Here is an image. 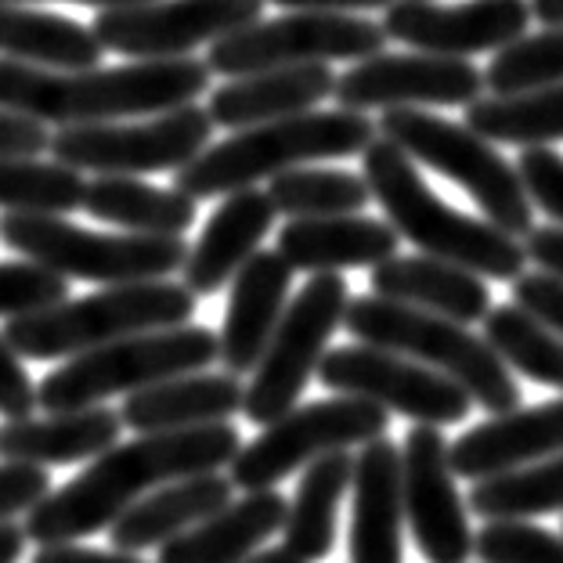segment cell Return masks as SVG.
<instances>
[{
	"instance_id": "1",
	"label": "cell",
	"mask_w": 563,
	"mask_h": 563,
	"mask_svg": "<svg viewBox=\"0 0 563 563\" xmlns=\"http://www.w3.org/2000/svg\"><path fill=\"white\" fill-rule=\"evenodd\" d=\"M242 438L232 422H213L196 430L137 433L134 441L112 444L66 488L44 495L25 514V539L36 545L80 542L106 531L137 498L170 481L217 473L235 459Z\"/></svg>"
},
{
	"instance_id": "2",
	"label": "cell",
	"mask_w": 563,
	"mask_h": 563,
	"mask_svg": "<svg viewBox=\"0 0 563 563\" xmlns=\"http://www.w3.org/2000/svg\"><path fill=\"white\" fill-rule=\"evenodd\" d=\"M210 76L207 62L191 55L112 69H41L0 58V109L44 126L120 123L191 106L210 87Z\"/></svg>"
},
{
	"instance_id": "3",
	"label": "cell",
	"mask_w": 563,
	"mask_h": 563,
	"mask_svg": "<svg viewBox=\"0 0 563 563\" xmlns=\"http://www.w3.org/2000/svg\"><path fill=\"white\" fill-rule=\"evenodd\" d=\"M362 177L387 213V224L422 257H438L495 282H514L528 267L520 239L498 232L484 217L448 207L419 174V163L387 137H376L362 152Z\"/></svg>"
},
{
	"instance_id": "4",
	"label": "cell",
	"mask_w": 563,
	"mask_h": 563,
	"mask_svg": "<svg viewBox=\"0 0 563 563\" xmlns=\"http://www.w3.org/2000/svg\"><path fill=\"white\" fill-rule=\"evenodd\" d=\"M376 137V120L368 112L340 106L332 112H297V117L246 126L232 137L213 141L188 166L174 170V188L196 202L217 196L224 199L228 191L272 181L275 174L292 166L362 156Z\"/></svg>"
},
{
	"instance_id": "5",
	"label": "cell",
	"mask_w": 563,
	"mask_h": 563,
	"mask_svg": "<svg viewBox=\"0 0 563 563\" xmlns=\"http://www.w3.org/2000/svg\"><path fill=\"white\" fill-rule=\"evenodd\" d=\"M340 325L357 343L405 354L412 362L433 368V373H441L444 379H452L484 412L506 416L520 408V387L514 373L498 362V354L470 325H459L452 318L419 311V307L394 303L383 297L347 300Z\"/></svg>"
},
{
	"instance_id": "6",
	"label": "cell",
	"mask_w": 563,
	"mask_h": 563,
	"mask_svg": "<svg viewBox=\"0 0 563 563\" xmlns=\"http://www.w3.org/2000/svg\"><path fill=\"white\" fill-rule=\"evenodd\" d=\"M191 314H196V297L177 282H126V286H106L80 300H62L41 314L8 318L4 340L19 357L55 362V357H76L106 347L134 332L188 325Z\"/></svg>"
},
{
	"instance_id": "7",
	"label": "cell",
	"mask_w": 563,
	"mask_h": 563,
	"mask_svg": "<svg viewBox=\"0 0 563 563\" xmlns=\"http://www.w3.org/2000/svg\"><path fill=\"white\" fill-rule=\"evenodd\" d=\"M376 131L412 163L430 166L448 181H455L498 232L523 239L534 228V207L517 166L492 141L473 134L466 123H452L422 109H387Z\"/></svg>"
},
{
	"instance_id": "8",
	"label": "cell",
	"mask_w": 563,
	"mask_h": 563,
	"mask_svg": "<svg viewBox=\"0 0 563 563\" xmlns=\"http://www.w3.org/2000/svg\"><path fill=\"white\" fill-rule=\"evenodd\" d=\"M217 362V336L202 325H174L134 332L106 347L84 351L47 373L36 387V405L44 412L101 405L112 394H137L152 383L207 373Z\"/></svg>"
},
{
	"instance_id": "9",
	"label": "cell",
	"mask_w": 563,
	"mask_h": 563,
	"mask_svg": "<svg viewBox=\"0 0 563 563\" xmlns=\"http://www.w3.org/2000/svg\"><path fill=\"white\" fill-rule=\"evenodd\" d=\"M0 242L22 253L25 261L51 267L62 278L126 286V282H156L181 272L188 257L185 235H109L87 232L66 217L44 213H4Z\"/></svg>"
},
{
	"instance_id": "10",
	"label": "cell",
	"mask_w": 563,
	"mask_h": 563,
	"mask_svg": "<svg viewBox=\"0 0 563 563\" xmlns=\"http://www.w3.org/2000/svg\"><path fill=\"white\" fill-rule=\"evenodd\" d=\"M387 47L383 25L357 11H289L257 19L210 44L207 66L217 76H246L286 66H329V62L373 58Z\"/></svg>"
},
{
	"instance_id": "11",
	"label": "cell",
	"mask_w": 563,
	"mask_h": 563,
	"mask_svg": "<svg viewBox=\"0 0 563 563\" xmlns=\"http://www.w3.org/2000/svg\"><path fill=\"white\" fill-rule=\"evenodd\" d=\"M347 300V282L336 272H318L303 282L300 292L282 311L272 340L253 368L250 387L242 394V412L250 422L267 427L300 405V394L329 351L332 332L343 322Z\"/></svg>"
},
{
	"instance_id": "12",
	"label": "cell",
	"mask_w": 563,
	"mask_h": 563,
	"mask_svg": "<svg viewBox=\"0 0 563 563\" xmlns=\"http://www.w3.org/2000/svg\"><path fill=\"white\" fill-rule=\"evenodd\" d=\"M390 412L379 405L332 394L325 401H311L303 408H289L286 416L267 422L261 438L242 444L228 466V481L242 492H272L278 481L292 477L297 470L311 466L314 459L347 452L376 441L390 427Z\"/></svg>"
},
{
	"instance_id": "13",
	"label": "cell",
	"mask_w": 563,
	"mask_h": 563,
	"mask_svg": "<svg viewBox=\"0 0 563 563\" xmlns=\"http://www.w3.org/2000/svg\"><path fill=\"white\" fill-rule=\"evenodd\" d=\"M210 137L213 123L207 109L191 101V106L148 120L58 126L47 141V152L80 174L95 170V177H145L181 170L210 145Z\"/></svg>"
},
{
	"instance_id": "14",
	"label": "cell",
	"mask_w": 563,
	"mask_h": 563,
	"mask_svg": "<svg viewBox=\"0 0 563 563\" xmlns=\"http://www.w3.org/2000/svg\"><path fill=\"white\" fill-rule=\"evenodd\" d=\"M314 376L322 379L325 390L373 401L383 412L412 419L416 427H455L473 412L470 394L452 379L412 357L368 347V343L325 351Z\"/></svg>"
},
{
	"instance_id": "15",
	"label": "cell",
	"mask_w": 563,
	"mask_h": 563,
	"mask_svg": "<svg viewBox=\"0 0 563 563\" xmlns=\"http://www.w3.org/2000/svg\"><path fill=\"white\" fill-rule=\"evenodd\" d=\"M264 0H145L131 8H106L91 22L101 51L131 62L185 58L202 44L257 22Z\"/></svg>"
},
{
	"instance_id": "16",
	"label": "cell",
	"mask_w": 563,
	"mask_h": 563,
	"mask_svg": "<svg viewBox=\"0 0 563 563\" xmlns=\"http://www.w3.org/2000/svg\"><path fill=\"white\" fill-rule=\"evenodd\" d=\"M484 95V73L466 58L444 55H387L362 58L332 84L340 109H466Z\"/></svg>"
},
{
	"instance_id": "17",
	"label": "cell",
	"mask_w": 563,
	"mask_h": 563,
	"mask_svg": "<svg viewBox=\"0 0 563 563\" xmlns=\"http://www.w3.org/2000/svg\"><path fill=\"white\" fill-rule=\"evenodd\" d=\"M401 503L405 523L419 553L430 563H470L473 528L455 473L448 463V441L438 427H412L401 441Z\"/></svg>"
},
{
	"instance_id": "18",
	"label": "cell",
	"mask_w": 563,
	"mask_h": 563,
	"mask_svg": "<svg viewBox=\"0 0 563 563\" xmlns=\"http://www.w3.org/2000/svg\"><path fill=\"white\" fill-rule=\"evenodd\" d=\"M383 11L387 15L379 25L387 41L466 62L509 47L531 25L528 0H459V4L394 0Z\"/></svg>"
},
{
	"instance_id": "19",
	"label": "cell",
	"mask_w": 563,
	"mask_h": 563,
	"mask_svg": "<svg viewBox=\"0 0 563 563\" xmlns=\"http://www.w3.org/2000/svg\"><path fill=\"white\" fill-rule=\"evenodd\" d=\"M289 286L292 267L275 250H257L239 267V275L232 278L221 336H217V362L224 365V373L242 376L257 368L267 340H272L278 318L289 303Z\"/></svg>"
},
{
	"instance_id": "20",
	"label": "cell",
	"mask_w": 563,
	"mask_h": 563,
	"mask_svg": "<svg viewBox=\"0 0 563 563\" xmlns=\"http://www.w3.org/2000/svg\"><path fill=\"white\" fill-rule=\"evenodd\" d=\"M354 514H351V563H401V452L387 433L357 448L354 473Z\"/></svg>"
},
{
	"instance_id": "21",
	"label": "cell",
	"mask_w": 563,
	"mask_h": 563,
	"mask_svg": "<svg viewBox=\"0 0 563 563\" xmlns=\"http://www.w3.org/2000/svg\"><path fill=\"white\" fill-rule=\"evenodd\" d=\"M549 455H563V398L492 416L448 444L452 473L466 481H484Z\"/></svg>"
},
{
	"instance_id": "22",
	"label": "cell",
	"mask_w": 563,
	"mask_h": 563,
	"mask_svg": "<svg viewBox=\"0 0 563 563\" xmlns=\"http://www.w3.org/2000/svg\"><path fill=\"white\" fill-rule=\"evenodd\" d=\"M275 224V207L261 188H239L228 191L221 207L210 213L207 228L196 239V246H188V257L181 264L185 282L181 286L191 297H213L217 289H224L228 282L239 275V267L246 264L253 253L261 250L264 235Z\"/></svg>"
},
{
	"instance_id": "23",
	"label": "cell",
	"mask_w": 563,
	"mask_h": 563,
	"mask_svg": "<svg viewBox=\"0 0 563 563\" xmlns=\"http://www.w3.org/2000/svg\"><path fill=\"white\" fill-rule=\"evenodd\" d=\"M401 235L387 221L362 213L340 217H307L289 221L278 232V257L292 272H343V267H376L398 257Z\"/></svg>"
},
{
	"instance_id": "24",
	"label": "cell",
	"mask_w": 563,
	"mask_h": 563,
	"mask_svg": "<svg viewBox=\"0 0 563 563\" xmlns=\"http://www.w3.org/2000/svg\"><path fill=\"white\" fill-rule=\"evenodd\" d=\"M332 84H336V73L329 66H286L246 73L213 87L207 117L213 126H224V131H246V126H261L318 109L325 98H332Z\"/></svg>"
},
{
	"instance_id": "25",
	"label": "cell",
	"mask_w": 563,
	"mask_h": 563,
	"mask_svg": "<svg viewBox=\"0 0 563 563\" xmlns=\"http://www.w3.org/2000/svg\"><path fill=\"white\" fill-rule=\"evenodd\" d=\"M242 379L232 373H188L126 394L120 422L134 433L196 430L228 422L242 412Z\"/></svg>"
},
{
	"instance_id": "26",
	"label": "cell",
	"mask_w": 563,
	"mask_h": 563,
	"mask_svg": "<svg viewBox=\"0 0 563 563\" xmlns=\"http://www.w3.org/2000/svg\"><path fill=\"white\" fill-rule=\"evenodd\" d=\"M120 412L106 405L47 412L44 419H4L0 422V455L4 463L69 466L109 452L120 441Z\"/></svg>"
},
{
	"instance_id": "27",
	"label": "cell",
	"mask_w": 563,
	"mask_h": 563,
	"mask_svg": "<svg viewBox=\"0 0 563 563\" xmlns=\"http://www.w3.org/2000/svg\"><path fill=\"white\" fill-rule=\"evenodd\" d=\"M368 286H373V297L419 307V311L452 318L459 325L484 322V314L492 311V292L481 275L438 257H422V253L376 264Z\"/></svg>"
},
{
	"instance_id": "28",
	"label": "cell",
	"mask_w": 563,
	"mask_h": 563,
	"mask_svg": "<svg viewBox=\"0 0 563 563\" xmlns=\"http://www.w3.org/2000/svg\"><path fill=\"white\" fill-rule=\"evenodd\" d=\"M232 503V481L221 473H199V477L170 481L163 488L148 492L145 498L120 514L109 523V539L120 553H141V549H159L188 528H196L217 509Z\"/></svg>"
},
{
	"instance_id": "29",
	"label": "cell",
	"mask_w": 563,
	"mask_h": 563,
	"mask_svg": "<svg viewBox=\"0 0 563 563\" xmlns=\"http://www.w3.org/2000/svg\"><path fill=\"white\" fill-rule=\"evenodd\" d=\"M286 498L272 492H246L239 503H228L185 534L159 545L156 563H239L282 531Z\"/></svg>"
},
{
	"instance_id": "30",
	"label": "cell",
	"mask_w": 563,
	"mask_h": 563,
	"mask_svg": "<svg viewBox=\"0 0 563 563\" xmlns=\"http://www.w3.org/2000/svg\"><path fill=\"white\" fill-rule=\"evenodd\" d=\"M0 58L41 69H95L101 44L91 25L0 0Z\"/></svg>"
},
{
	"instance_id": "31",
	"label": "cell",
	"mask_w": 563,
	"mask_h": 563,
	"mask_svg": "<svg viewBox=\"0 0 563 563\" xmlns=\"http://www.w3.org/2000/svg\"><path fill=\"white\" fill-rule=\"evenodd\" d=\"M131 235H185L199 217V202L177 188H156L141 177H95L84 188V207Z\"/></svg>"
},
{
	"instance_id": "32",
	"label": "cell",
	"mask_w": 563,
	"mask_h": 563,
	"mask_svg": "<svg viewBox=\"0 0 563 563\" xmlns=\"http://www.w3.org/2000/svg\"><path fill=\"white\" fill-rule=\"evenodd\" d=\"M351 452H332L314 459L311 466H303L297 495H292V506H286V523H282L286 549L297 553L303 563H318L332 553L340 503L351 488Z\"/></svg>"
},
{
	"instance_id": "33",
	"label": "cell",
	"mask_w": 563,
	"mask_h": 563,
	"mask_svg": "<svg viewBox=\"0 0 563 563\" xmlns=\"http://www.w3.org/2000/svg\"><path fill=\"white\" fill-rule=\"evenodd\" d=\"M466 109V126L492 145L498 141L520 148H553L563 141V84L477 98Z\"/></svg>"
},
{
	"instance_id": "34",
	"label": "cell",
	"mask_w": 563,
	"mask_h": 563,
	"mask_svg": "<svg viewBox=\"0 0 563 563\" xmlns=\"http://www.w3.org/2000/svg\"><path fill=\"white\" fill-rule=\"evenodd\" d=\"M481 520H531L563 509V455L534 459L473 481L470 506Z\"/></svg>"
},
{
	"instance_id": "35",
	"label": "cell",
	"mask_w": 563,
	"mask_h": 563,
	"mask_svg": "<svg viewBox=\"0 0 563 563\" xmlns=\"http://www.w3.org/2000/svg\"><path fill=\"white\" fill-rule=\"evenodd\" d=\"M275 213H286L289 221H307V217H340V213H362L373 202L362 174L332 170V166H292L282 170L267 185Z\"/></svg>"
},
{
	"instance_id": "36",
	"label": "cell",
	"mask_w": 563,
	"mask_h": 563,
	"mask_svg": "<svg viewBox=\"0 0 563 563\" xmlns=\"http://www.w3.org/2000/svg\"><path fill=\"white\" fill-rule=\"evenodd\" d=\"M484 343L506 368H517L542 387L563 390V336L523 314L517 303H498L484 314Z\"/></svg>"
},
{
	"instance_id": "37",
	"label": "cell",
	"mask_w": 563,
	"mask_h": 563,
	"mask_svg": "<svg viewBox=\"0 0 563 563\" xmlns=\"http://www.w3.org/2000/svg\"><path fill=\"white\" fill-rule=\"evenodd\" d=\"M84 174L58 159L8 156L0 159V210L66 217L84 207Z\"/></svg>"
},
{
	"instance_id": "38",
	"label": "cell",
	"mask_w": 563,
	"mask_h": 563,
	"mask_svg": "<svg viewBox=\"0 0 563 563\" xmlns=\"http://www.w3.org/2000/svg\"><path fill=\"white\" fill-rule=\"evenodd\" d=\"M553 84H563V25L523 33L520 41L498 51L492 66L484 69V87L492 95H520Z\"/></svg>"
},
{
	"instance_id": "39",
	"label": "cell",
	"mask_w": 563,
	"mask_h": 563,
	"mask_svg": "<svg viewBox=\"0 0 563 563\" xmlns=\"http://www.w3.org/2000/svg\"><path fill=\"white\" fill-rule=\"evenodd\" d=\"M481 563H563V534L531 520H488L473 534Z\"/></svg>"
},
{
	"instance_id": "40",
	"label": "cell",
	"mask_w": 563,
	"mask_h": 563,
	"mask_svg": "<svg viewBox=\"0 0 563 563\" xmlns=\"http://www.w3.org/2000/svg\"><path fill=\"white\" fill-rule=\"evenodd\" d=\"M69 300V278L36 261H0V314L25 318Z\"/></svg>"
},
{
	"instance_id": "41",
	"label": "cell",
	"mask_w": 563,
	"mask_h": 563,
	"mask_svg": "<svg viewBox=\"0 0 563 563\" xmlns=\"http://www.w3.org/2000/svg\"><path fill=\"white\" fill-rule=\"evenodd\" d=\"M531 207H539L549 221L563 228V156L556 148H523L514 163Z\"/></svg>"
},
{
	"instance_id": "42",
	"label": "cell",
	"mask_w": 563,
	"mask_h": 563,
	"mask_svg": "<svg viewBox=\"0 0 563 563\" xmlns=\"http://www.w3.org/2000/svg\"><path fill=\"white\" fill-rule=\"evenodd\" d=\"M514 303L549 332L563 336V278L549 272H520L514 278Z\"/></svg>"
},
{
	"instance_id": "43",
	"label": "cell",
	"mask_w": 563,
	"mask_h": 563,
	"mask_svg": "<svg viewBox=\"0 0 563 563\" xmlns=\"http://www.w3.org/2000/svg\"><path fill=\"white\" fill-rule=\"evenodd\" d=\"M44 495H51V477L44 466H25V463L0 466V523L15 520L19 514H30Z\"/></svg>"
},
{
	"instance_id": "44",
	"label": "cell",
	"mask_w": 563,
	"mask_h": 563,
	"mask_svg": "<svg viewBox=\"0 0 563 563\" xmlns=\"http://www.w3.org/2000/svg\"><path fill=\"white\" fill-rule=\"evenodd\" d=\"M36 408V387L25 373L22 357L11 351V343L0 332V416L4 419H25Z\"/></svg>"
},
{
	"instance_id": "45",
	"label": "cell",
	"mask_w": 563,
	"mask_h": 563,
	"mask_svg": "<svg viewBox=\"0 0 563 563\" xmlns=\"http://www.w3.org/2000/svg\"><path fill=\"white\" fill-rule=\"evenodd\" d=\"M47 126L22 112L0 109V159L8 156H44L47 152Z\"/></svg>"
},
{
	"instance_id": "46",
	"label": "cell",
	"mask_w": 563,
	"mask_h": 563,
	"mask_svg": "<svg viewBox=\"0 0 563 563\" xmlns=\"http://www.w3.org/2000/svg\"><path fill=\"white\" fill-rule=\"evenodd\" d=\"M520 246H523V257H528L534 267L563 278V228H556V224L531 228Z\"/></svg>"
},
{
	"instance_id": "47",
	"label": "cell",
	"mask_w": 563,
	"mask_h": 563,
	"mask_svg": "<svg viewBox=\"0 0 563 563\" xmlns=\"http://www.w3.org/2000/svg\"><path fill=\"white\" fill-rule=\"evenodd\" d=\"M33 563H145L134 553H101V549H87L76 542H62V545H41L36 549Z\"/></svg>"
},
{
	"instance_id": "48",
	"label": "cell",
	"mask_w": 563,
	"mask_h": 563,
	"mask_svg": "<svg viewBox=\"0 0 563 563\" xmlns=\"http://www.w3.org/2000/svg\"><path fill=\"white\" fill-rule=\"evenodd\" d=\"M264 4L292 8V11H376L394 0H264Z\"/></svg>"
},
{
	"instance_id": "49",
	"label": "cell",
	"mask_w": 563,
	"mask_h": 563,
	"mask_svg": "<svg viewBox=\"0 0 563 563\" xmlns=\"http://www.w3.org/2000/svg\"><path fill=\"white\" fill-rule=\"evenodd\" d=\"M22 549H25L22 523H15V520L0 523V563H15L22 556Z\"/></svg>"
},
{
	"instance_id": "50",
	"label": "cell",
	"mask_w": 563,
	"mask_h": 563,
	"mask_svg": "<svg viewBox=\"0 0 563 563\" xmlns=\"http://www.w3.org/2000/svg\"><path fill=\"white\" fill-rule=\"evenodd\" d=\"M531 19L542 25H563V0H528Z\"/></svg>"
},
{
	"instance_id": "51",
	"label": "cell",
	"mask_w": 563,
	"mask_h": 563,
	"mask_svg": "<svg viewBox=\"0 0 563 563\" xmlns=\"http://www.w3.org/2000/svg\"><path fill=\"white\" fill-rule=\"evenodd\" d=\"M239 563H303V560L297 553H289L286 545H278V549H257V553L242 556Z\"/></svg>"
},
{
	"instance_id": "52",
	"label": "cell",
	"mask_w": 563,
	"mask_h": 563,
	"mask_svg": "<svg viewBox=\"0 0 563 563\" xmlns=\"http://www.w3.org/2000/svg\"><path fill=\"white\" fill-rule=\"evenodd\" d=\"M8 4H47V0H8ZM69 4H87L95 11H106V8H131V4H145V0H69Z\"/></svg>"
}]
</instances>
